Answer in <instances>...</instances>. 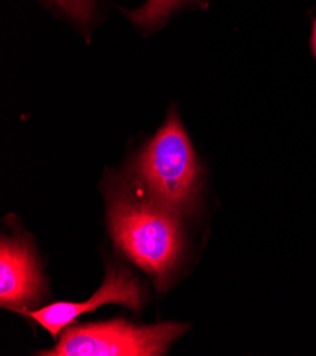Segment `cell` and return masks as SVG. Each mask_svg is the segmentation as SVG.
Segmentation results:
<instances>
[{"instance_id": "cell-1", "label": "cell", "mask_w": 316, "mask_h": 356, "mask_svg": "<svg viewBox=\"0 0 316 356\" xmlns=\"http://www.w3.org/2000/svg\"><path fill=\"white\" fill-rule=\"evenodd\" d=\"M172 210L159 203L119 196L110 207V227L121 250L153 275L163 289L182 250V234Z\"/></svg>"}, {"instance_id": "cell-2", "label": "cell", "mask_w": 316, "mask_h": 356, "mask_svg": "<svg viewBox=\"0 0 316 356\" xmlns=\"http://www.w3.org/2000/svg\"><path fill=\"white\" fill-rule=\"evenodd\" d=\"M133 172L153 200L172 211L192 207L200 182V163L179 120L166 122L138 155Z\"/></svg>"}, {"instance_id": "cell-3", "label": "cell", "mask_w": 316, "mask_h": 356, "mask_svg": "<svg viewBox=\"0 0 316 356\" xmlns=\"http://www.w3.org/2000/svg\"><path fill=\"white\" fill-rule=\"evenodd\" d=\"M181 324L136 327L124 319L67 330L43 356H159L185 332Z\"/></svg>"}, {"instance_id": "cell-4", "label": "cell", "mask_w": 316, "mask_h": 356, "mask_svg": "<svg viewBox=\"0 0 316 356\" xmlns=\"http://www.w3.org/2000/svg\"><path fill=\"white\" fill-rule=\"evenodd\" d=\"M145 302V293L138 280L126 270L110 268L101 289L85 302H54L38 311H24L44 327L54 338L76 319L105 304H121L139 311Z\"/></svg>"}, {"instance_id": "cell-5", "label": "cell", "mask_w": 316, "mask_h": 356, "mask_svg": "<svg viewBox=\"0 0 316 356\" xmlns=\"http://www.w3.org/2000/svg\"><path fill=\"white\" fill-rule=\"evenodd\" d=\"M42 291V277L30 247L20 238L0 244V304L19 307L34 302Z\"/></svg>"}, {"instance_id": "cell-6", "label": "cell", "mask_w": 316, "mask_h": 356, "mask_svg": "<svg viewBox=\"0 0 316 356\" xmlns=\"http://www.w3.org/2000/svg\"><path fill=\"white\" fill-rule=\"evenodd\" d=\"M189 3H196L203 8L207 6L206 0H148L144 6L132 12H125V15L135 24L151 29L162 24L173 10Z\"/></svg>"}, {"instance_id": "cell-7", "label": "cell", "mask_w": 316, "mask_h": 356, "mask_svg": "<svg viewBox=\"0 0 316 356\" xmlns=\"http://www.w3.org/2000/svg\"><path fill=\"white\" fill-rule=\"evenodd\" d=\"M61 10H64L69 17L87 24L92 16L94 2L92 0H51Z\"/></svg>"}, {"instance_id": "cell-8", "label": "cell", "mask_w": 316, "mask_h": 356, "mask_svg": "<svg viewBox=\"0 0 316 356\" xmlns=\"http://www.w3.org/2000/svg\"><path fill=\"white\" fill-rule=\"evenodd\" d=\"M309 46H310L312 56H313L315 60H316V16H315V19H313V22H312V34H310Z\"/></svg>"}]
</instances>
